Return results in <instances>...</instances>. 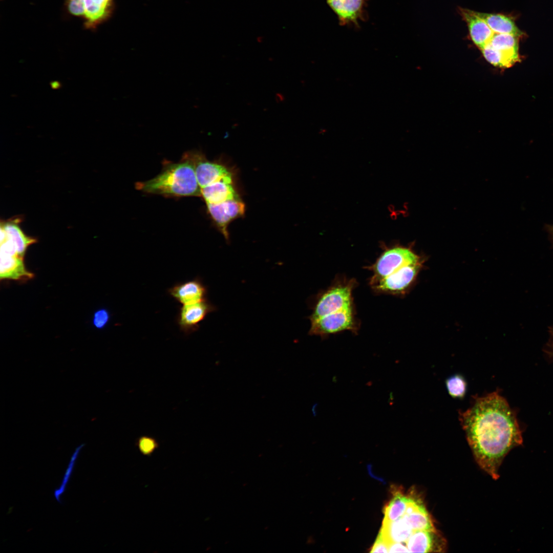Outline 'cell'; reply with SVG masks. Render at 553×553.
Here are the masks:
<instances>
[{
    "label": "cell",
    "mask_w": 553,
    "mask_h": 553,
    "mask_svg": "<svg viewBox=\"0 0 553 553\" xmlns=\"http://www.w3.org/2000/svg\"><path fill=\"white\" fill-rule=\"evenodd\" d=\"M355 282L353 280L335 283L320 296L317 301L310 320L352 307V290Z\"/></svg>",
    "instance_id": "3"
},
{
    "label": "cell",
    "mask_w": 553,
    "mask_h": 553,
    "mask_svg": "<svg viewBox=\"0 0 553 553\" xmlns=\"http://www.w3.org/2000/svg\"><path fill=\"white\" fill-rule=\"evenodd\" d=\"M144 192L175 196H201L194 165L184 157L182 162L169 165L151 180L136 184Z\"/></svg>",
    "instance_id": "2"
},
{
    "label": "cell",
    "mask_w": 553,
    "mask_h": 553,
    "mask_svg": "<svg viewBox=\"0 0 553 553\" xmlns=\"http://www.w3.org/2000/svg\"><path fill=\"white\" fill-rule=\"evenodd\" d=\"M412 496V495L405 496L400 492H396L394 498L385 507L384 520L393 521L402 517L406 513Z\"/></svg>",
    "instance_id": "22"
},
{
    "label": "cell",
    "mask_w": 553,
    "mask_h": 553,
    "mask_svg": "<svg viewBox=\"0 0 553 553\" xmlns=\"http://www.w3.org/2000/svg\"><path fill=\"white\" fill-rule=\"evenodd\" d=\"M137 446L142 454L150 455L158 448V444L155 438L143 436L138 439Z\"/></svg>",
    "instance_id": "25"
},
{
    "label": "cell",
    "mask_w": 553,
    "mask_h": 553,
    "mask_svg": "<svg viewBox=\"0 0 553 553\" xmlns=\"http://www.w3.org/2000/svg\"><path fill=\"white\" fill-rule=\"evenodd\" d=\"M518 37L509 34L494 33L488 44L501 54L508 67L519 60Z\"/></svg>",
    "instance_id": "17"
},
{
    "label": "cell",
    "mask_w": 553,
    "mask_h": 553,
    "mask_svg": "<svg viewBox=\"0 0 553 553\" xmlns=\"http://www.w3.org/2000/svg\"><path fill=\"white\" fill-rule=\"evenodd\" d=\"M445 385L452 397L462 398L464 397L467 390V382L460 374H454L447 378Z\"/></svg>",
    "instance_id": "23"
},
{
    "label": "cell",
    "mask_w": 553,
    "mask_h": 553,
    "mask_svg": "<svg viewBox=\"0 0 553 553\" xmlns=\"http://www.w3.org/2000/svg\"><path fill=\"white\" fill-rule=\"evenodd\" d=\"M206 204L211 217L225 238L228 240V226L231 221L244 215L245 212V204L239 199L218 204Z\"/></svg>",
    "instance_id": "10"
},
{
    "label": "cell",
    "mask_w": 553,
    "mask_h": 553,
    "mask_svg": "<svg viewBox=\"0 0 553 553\" xmlns=\"http://www.w3.org/2000/svg\"><path fill=\"white\" fill-rule=\"evenodd\" d=\"M201 196L206 204H218L240 199L233 183L221 180L201 188Z\"/></svg>",
    "instance_id": "15"
},
{
    "label": "cell",
    "mask_w": 553,
    "mask_h": 553,
    "mask_svg": "<svg viewBox=\"0 0 553 553\" xmlns=\"http://www.w3.org/2000/svg\"><path fill=\"white\" fill-rule=\"evenodd\" d=\"M545 229L547 231L550 237L551 238L553 241V224L546 225Z\"/></svg>",
    "instance_id": "29"
},
{
    "label": "cell",
    "mask_w": 553,
    "mask_h": 553,
    "mask_svg": "<svg viewBox=\"0 0 553 553\" xmlns=\"http://www.w3.org/2000/svg\"><path fill=\"white\" fill-rule=\"evenodd\" d=\"M460 13L467 25L472 41L481 50L489 43L494 33L477 12L460 8Z\"/></svg>",
    "instance_id": "14"
},
{
    "label": "cell",
    "mask_w": 553,
    "mask_h": 553,
    "mask_svg": "<svg viewBox=\"0 0 553 553\" xmlns=\"http://www.w3.org/2000/svg\"><path fill=\"white\" fill-rule=\"evenodd\" d=\"M23 259L18 255L1 254V279L26 281L32 279L34 274L26 269Z\"/></svg>",
    "instance_id": "16"
},
{
    "label": "cell",
    "mask_w": 553,
    "mask_h": 553,
    "mask_svg": "<svg viewBox=\"0 0 553 553\" xmlns=\"http://www.w3.org/2000/svg\"><path fill=\"white\" fill-rule=\"evenodd\" d=\"M550 346V352L552 354V355H553V334H552V338H551V340Z\"/></svg>",
    "instance_id": "30"
},
{
    "label": "cell",
    "mask_w": 553,
    "mask_h": 553,
    "mask_svg": "<svg viewBox=\"0 0 553 553\" xmlns=\"http://www.w3.org/2000/svg\"><path fill=\"white\" fill-rule=\"evenodd\" d=\"M66 6L71 15L83 18L87 29H94L110 16L113 0H67Z\"/></svg>",
    "instance_id": "4"
},
{
    "label": "cell",
    "mask_w": 553,
    "mask_h": 553,
    "mask_svg": "<svg viewBox=\"0 0 553 553\" xmlns=\"http://www.w3.org/2000/svg\"><path fill=\"white\" fill-rule=\"evenodd\" d=\"M110 318V313L107 309H99L94 312L93 318V325L97 329H103L107 325Z\"/></svg>",
    "instance_id": "26"
},
{
    "label": "cell",
    "mask_w": 553,
    "mask_h": 553,
    "mask_svg": "<svg viewBox=\"0 0 553 553\" xmlns=\"http://www.w3.org/2000/svg\"><path fill=\"white\" fill-rule=\"evenodd\" d=\"M406 544L409 552H442L446 545L437 530L414 531Z\"/></svg>",
    "instance_id": "12"
},
{
    "label": "cell",
    "mask_w": 553,
    "mask_h": 553,
    "mask_svg": "<svg viewBox=\"0 0 553 553\" xmlns=\"http://www.w3.org/2000/svg\"><path fill=\"white\" fill-rule=\"evenodd\" d=\"M20 220L16 219L7 222H2L1 225L5 230L7 237L15 245L18 254L24 258L27 247L35 243L36 240L27 236L19 226Z\"/></svg>",
    "instance_id": "20"
},
{
    "label": "cell",
    "mask_w": 553,
    "mask_h": 553,
    "mask_svg": "<svg viewBox=\"0 0 553 553\" xmlns=\"http://www.w3.org/2000/svg\"><path fill=\"white\" fill-rule=\"evenodd\" d=\"M214 308L206 300L182 305L177 316L180 330L186 334L196 331L199 324Z\"/></svg>",
    "instance_id": "11"
},
{
    "label": "cell",
    "mask_w": 553,
    "mask_h": 553,
    "mask_svg": "<svg viewBox=\"0 0 553 553\" xmlns=\"http://www.w3.org/2000/svg\"><path fill=\"white\" fill-rule=\"evenodd\" d=\"M357 329V324L352 306L311 321L309 333L324 336L345 330L356 332Z\"/></svg>",
    "instance_id": "6"
},
{
    "label": "cell",
    "mask_w": 553,
    "mask_h": 553,
    "mask_svg": "<svg viewBox=\"0 0 553 553\" xmlns=\"http://www.w3.org/2000/svg\"><path fill=\"white\" fill-rule=\"evenodd\" d=\"M459 419L477 462L498 479L506 455L523 442L516 414L507 401L497 391L475 396L469 408L459 411Z\"/></svg>",
    "instance_id": "1"
},
{
    "label": "cell",
    "mask_w": 553,
    "mask_h": 553,
    "mask_svg": "<svg viewBox=\"0 0 553 553\" xmlns=\"http://www.w3.org/2000/svg\"><path fill=\"white\" fill-rule=\"evenodd\" d=\"M369 0H326L334 12L341 26L359 28V21H365L368 16L365 10Z\"/></svg>",
    "instance_id": "9"
},
{
    "label": "cell",
    "mask_w": 553,
    "mask_h": 553,
    "mask_svg": "<svg viewBox=\"0 0 553 553\" xmlns=\"http://www.w3.org/2000/svg\"><path fill=\"white\" fill-rule=\"evenodd\" d=\"M401 517L414 531L436 530L423 503L412 513H405Z\"/></svg>",
    "instance_id": "21"
},
{
    "label": "cell",
    "mask_w": 553,
    "mask_h": 553,
    "mask_svg": "<svg viewBox=\"0 0 553 553\" xmlns=\"http://www.w3.org/2000/svg\"><path fill=\"white\" fill-rule=\"evenodd\" d=\"M477 14L488 25L494 33L509 34L517 37L523 35V32L516 26L509 17L500 14H491L477 12Z\"/></svg>",
    "instance_id": "19"
},
{
    "label": "cell",
    "mask_w": 553,
    "mask_h": 553,
    "mask_svg": "<svg viewBox=\"0 0 553 553\" xmlns=\"http://www.w3.org/2000/svg\"><path fill=\"white\" fill-rule=\"evenodd\" d=\"M414 531L401 517L393 521L384 520L379 535L388 544L392 542L405 543Z\"/></svg>",
    "instance_id": "18"
},
{
    "label": "cell",
    "mask_w": 553,
    "mask_h": 553,
    "mask_svg": "<svg viewBox=\"0 0 553 553\" xmlns=\"http://www.w3.org/2000/svg\"><path fill=\"white\" fill-rule=\"evenodd\" d=\"M168 293L180 304L186 305L206 300L207 289L200 279L195 278L176 284Z\"/></svg>",
    "instance_id": "13"
},
{
    "label": "cell",
    "mask_w": 553,
    "mask_h": 553,
    "mask_svg": "<svg viewBox=\"0 0 553 553\" xmlns=\"http://www.w3.org/2000/svg\"><path fill=\"white\" fill-rule=\"evenodd\" d=\"M418 261L419 257L409 248L397 246L387 249L370 266L373 275L370 281L384 278L408 264Z\"/></svg>",
    "instance_id": "5"
},
{
    "label": "cell",
    "mask_w": 553,
    "mask_h": 553,
    "mask_svg": "<svg viewBox=\"0 0 553 553\" xmlns=\"http://www.w3.org/2000/svg\"><path fill=\"white\" fill-rule=\"evenodd\" d=\"M83 446H84V444H82L78 446L76 448V449H75V450L74 453L73 454V455L72 456V457L71 458L70 463H69L68 467V469L67 470V471L66 472V473H65L64 478L63 479L62 482V483L61 484V485L60 486V487L58 489L56 490L55 491V492H54L55 497L56 498V500L58 502H60V496L63 494V493L65 491L66 485H67V484L68 483V481L69 480L70 476H71V473L72 472L76 459L77 458V456H78V454H79V453L80 452V451L83 447Z\"/></svg>",
    "instance_id": "24"
},
{
    "label": "cell",
    "mask_w": 553,
    "mask_h": 553,
    "mask_svg": "<svg viewBox=\"0 0 553 553\" xmlns=\"http://www.w3.org/2000/svg\"><path fill=\"white\" fill-rule=\"evenodd\" d=\"M420 266V261L408 264L391 275L370 281V285L377 292L392 294L401 293L413 282Z\"/></svg>",
    "instance_id": "8"
},
{
    "label": "cell",
    "mask_w": 553,
    "mask_h": 553,
    "mask_svg": "<svg viewBox=\"0 0 553 553\" xmlns=\"http://www.w3.org/2000/svg\"><path fill=\"white\" fill-rule=\"evenodd\" d=\"M372 552H389L388 544L379 534L371 550Z\"/></svg>",
    "instance_id": "27"
},
{
    "label": "cell",
    "mask_w": 553,
    "mask_h": 553,
    "mask_svg": "<svg viewBox=\"0 0 553 553\" xmlns=\"http://www.w3.org/2000/svg\"><path fill=\"white\" fill-rule=\"evenodd\" d=\"M389 552H409V551L404 543L398 542H392L388 544Z\"/></svg>",
    "instance_id": "28"
},
{
    "label": "cell",
    "mask_w": 553,
    "mask_h": 553,
    "mask_svg": "<svg viewBox=\"0 0 553 553\" xmlns=\"http://www.w3.org/2000/svg\"><path fill=\"white\" fill-rule=\"evenodd\" d=\"M184 157L194 165L201 188L221 180L233 183V175L224 165L208 161L200 153H188Z\"/></svg>",
    "instance_id": "7"
}]
</instances>
